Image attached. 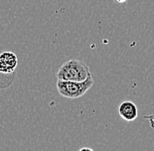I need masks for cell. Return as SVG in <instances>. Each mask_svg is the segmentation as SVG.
Instances as JSON below:
<instances>
[{
	"label": "cell",
	"instance_id": "obj_1",
	"mask_svg": "<svg viewBox=\"0 0 154 151\" xmlns=\"http://www.w3.org/2000/svg\"><path fill=\"white\" fill-rule=\"evenodd\" d=\"M58 80L71 81H84L91 78V73L86 64L79 59H70L65 62L56 74Z\"/></svg>",
	"mask_w": 154,
	"mask_h": 151
},
{
	"label": "cell",
	"instance_id": "obj_2",
	"mask_svg": "<svg viewBox=\"0 0 154 151\" xmlns=\"http://www.w3.org/2000/svg\"><path fill=\"white\" fill-rule=\"evenodd\" d=\"M93 77L84 81H71L58 80L57 90L59 94L67 99H77L86 94L94 85Z\"/></svg>",
	"mask_w": 154,
	"mask_h": 151
},
{
	"label": "cell",
	"instance_id": "obj_3",
	"mask_svg": "<svg viewBox=\"0 0 154 151\" xmlns=\"http://www.w3.org/2000/svg\"><path fill=\"white\" fill-rule=\"evenodd\" d=\"M19 64L18 57L13 53L5 51L0 54V74H11L15 72Z\"/></svg>",
	"mask_w": 154,
	"mask_h": 151
},
{
	"label": "cell",
	"instance_id": "obj_4",
	"mask_svg": "<svg viewBox=\"0 0 154 151\" xmlns=\"http://www.w3.org/2000/svg\"><path fill=\"white\" fill-rule=\"evenodd\" d=\"M118 113L123 120L126 122H133L138 115V109L137 105L131 101H125L120 104Z\"/></svg>",
	"mask_w": 154,
	"mask_h": 151
},
{
	"label": "cell",
	"instance_id": "obj_5",
	"mask_svg": "<svg viewBox=\"0 0 154 151\" xmlns=\"http://www.w3.org/2000/svg\"><path fill=\"white\" fill-rule=\"evenodd\" d=\"M115 1H116L117 3H120V4H123V3H125L127 0H115Z\"/></svg>",
	"mask_w": 154,
	"mask_h": 151
},
{
	"label": "cell",
	"instance_id": "obj_6",
	"mask_svg": "<svg viewBox=\"0 0 154 151\" xmlns=\"http://www.w3.org/2000/svg\"><path fill=\"white\" fill-rule=\"evenodd\" d=\"M86 149H88V150H93L92 149H89V148H84V149H81L80 150H86Z\"/></svg>",
	"mask_w": 154,
	"mask_h": 151
}]
</instances>
